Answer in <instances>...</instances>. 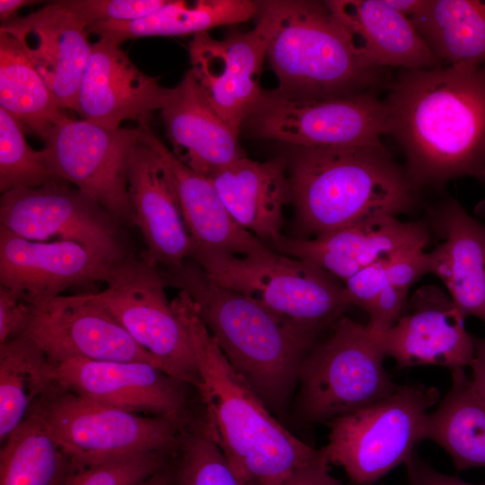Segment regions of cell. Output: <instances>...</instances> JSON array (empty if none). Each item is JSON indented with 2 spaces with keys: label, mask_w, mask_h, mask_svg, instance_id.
Instances as JSON below:
<instances>
[{
  "label": "cell",
  "mask_w": 485,
  "mask_h": 485,
  "mask_svg": "<svg viewBox=\"0 0 485 485\" xmlns=\"http://www.w3.org/2000/svg\"><path fill=\"white\" fill-rule=\"evenodd\" d=\"M384 100L387 135L415 189L485 174V66L399 70Z\"/></svg>",
  "instance_id": "1"
},
{
  "label": "cell",
  "mask_w": 485,
  "mask_h": 485,
  "mask_svg": "<svg viewBox=\"0 0 485 485\" xmlns=\"http://www.w3.org/2000/svg\"><path fill=\"white\" fill-rule=\"evenodd\" d=\"M190 337L208 434L241 485H278L324 454L294 436L235 372L184 291L171 301Z\"/></svg>",
  "instance_id": "2"
},
{
  "label": "cell",
  "mask_w": 485,
  "mask_h": 485,
  "mask_svg": "<svg viewBox=\"0 0 485 485\" xmlns=\"http://www.w3.org/2000/svg\"><path fill=\"white\" fill-rule=\"evenodd\" d=\"M161 273L165 286L189 295L224 356L270 412L285 416L291 408L301 364L317 336L216 284L192 260L177 268H163Z\"/></svg>",
  "instance_id": "3"
},
{
  "label": "cell",
  "mask_w": 485,
  "mask_h": 485,
  "mask_svg": "<svg viewBox=\"0 0 485 485\" xmlns=\"http://www.w3.org/2000/svg\"><path fill=\"white\" fill-rule=\"evenodd\" d=\"M289 180L297 224L314 237L414 205L416 189L384 146L297 148Z\"/></svg>",
  "instance_id": "4"
},
{
  "label": "cell",
  "mask_w": 485,
  "mask_h": 485,
  "mask_svg": "<svg viewBox=\"0 0 485 485\" xmlns=\"http://www.w3.org/2000/svg\"><path fill=\"white\" fill-rule=\"evenodd\" d=\"M276 21L267 58L284 96L318 101L359 94L386 84L324 2L273 1Z\"/></svg>",
  "instance_id": "5"
},
{
  "label": "cell",
  "mask_w": 485,
  "mask_h": 485,
  "mask_svg": "<svg viewBox=\"0 0 485 485\" xmlns=\"http://www.w3.org/2000/svg\"><path fill=\"white\" fill-rule=\"evenodd\" d=\"M384 352L366 324L347 316L330 336L304 357L291 404V416L302 426L328 424L394 392L384 367Z\"/></svg>",
  "instance_id": "6"
},
{
  "label": "cell",
  "mask_w": 485,
  "mask_h": 485,
  "mask_svg": "<svg viewBox=\"0 0 485 485\" xmlns=\"http://www.w3.org/2000/svg\"><path fill=\"white\" fill-rule=\"evenodd\" d=\"M216 284L242 294L314 334L350 306L344 285L316 265L270 248L251 254L190 256Z\"/></svg>",
  "instance_id": "7"
},
{
  "label": "cell",
  "mask_w": 485,
  "mask_h": 485,
  "mask_svg": "<svg viewBox=\"0 0 485 485\" xmlns=\"http://www.w3.org/2000/svg\"><path fill=\"white\" fill-rule=\"evenodd\" d=\"M436 387L405 384L389 396L328 423L323 450L351 483L372 485L405 464L426 439L429 410L439 402Z\"/></svg>",
  "instance_id": "8"
},
{
  "label": "cell",
  "mask_w": 485,
  "mask_h": 485,
  "mask_svg": "<svg viewBox=\"0 0 485 485\" xmlns=\"http://www.w3.org/2000/svg\"><path fill=\"white\" fill-rule=\"evenodd\" d=\"M75 469L154 451H173L182 433L160 417L129 412L79 396L57 382L33 405Z\"/></svg>",
  "instance_id": "9"
},
{
  "label": "cell",
  "mask_w": 485,
  "mask_h": 485,
  "mask_svg": "<svg viewBox=\"0 0 485 485\" xmlns=\"http://www.w3.org/2000/svg\"><path fill=\"white\" fill-rule=\"evenodd\" d=\"M106 287L90 295L148 351L167 374L198 392L202 385L195 353L184 326L165 294L158 265L146 255L117 263Z\"/></svg>",
  "instance_id": "10"
},
{
  "label": "cell",
  "mask_w": 485,
  "mask_h": 485,
  "mask_svg": "<svg viewBox=\"0 0 485 485\" xmlns=\"http://www.w3.org/2000/svg\"><path fill=\"white\" fill-rule=\"evenodd\" d=\"M245 125L255 137L297 148L383 146L387 107L375 92L304 101L262 91Z\"/></svg>",
  "instance_id": "11"
},
{
  "label": "cell",
  "mask_w": 485,
  "mask_h": 485,
  "mask_svg": "<svg viewBox=\"0 0 485 485\" xmlns=\"http://www.w3.org/2000/svg\"><path fill=\"white\" fill-rule=\"evenodd\" d=\"M56 379L79 396L208 434L198 390L152 364L72 360L56 365Z\"/></svg>",
  "instance_id": "12"
},
{
  "label": "cell",
  "mask_w": 485,
  "mask_h": 485,
  "mask_svg": "<svg viewBox=\"0 0 485 485\" xmlns=\"http://www.w3.org/2000/svg\"><path fill=\"white\" fill-rule=\"evenodd\" d=\"M140 130L108 128L68 119L44 139L41 149L50 169L104 207L122 226L130 225L128 172Z\"/></svg>",
  "instance_id": "13"
},
{
  "label": "cell",
  "mask_w": 485,
  "mask_h": 485,
  "mask_svg": "<svg viewBox=\"0 0 485 485\" xmlns=\"http://www.w3.org/2000/svg\"><path fill=\"white\" fill-rule=\"evenodd\" d=\"M0 227L33 241L74 242L115 261L129 255L114 217L63 181L2 193Z\"/></svg>",
  "instance_id": "14"
},
{
  "label": "cell",
  "mask_w": 485,
  "mask_h": 485,
  "mask_svg": "<svg viewBox=\"0 0 485 485\" xmlns=\"http://www.w3.org/2000/svg\"><path fill=\"white\" fill-rule=\"evenodd\" d=\"M256 25L216 40L206 32L193 36L189 46L190 71L207 100L220 117L240 133L259 103L260 76L276 10L273 1L260 2Z\"/></svg>",
  "instance_id": "15"
},
{
  "label": "cell",
  "mask_w": 485,
  "mask_h": 485,
  "mask_svg": "<svg viewBox=\"0 0 485 485\" xmlns=\"http://www.w3.org/2000/svg\"><path fill=\"white\" fill-rule=\"evenodd\" d=\"M23 335L56 365L72 360L146 362L163 370L90 294L61 295L37 306Z\"/></svg>",
  "instance_id": "16"
},
{
  "label": "cell",
  "mask_w": 485,
  "mask_h": 485,
  "mask_svg": "<svg viewBox=\"0 0 485 485\" xmlns=\"http://www.w3.org/2000/svg\"><path fill=\"white\" fill-rule=\"evenodd\" d=\"M465 317L447 292L426 285L413 293L392 326L374 335L399 368L429 365L454 371L470 366L474 357L475 338Z\"/></svg>",
  "instance_id": "17"
},
{
  "label": "cell",
  "mask_w": 485,
  "mask_h": 485,
  "mask_svg": "<svg viewBox=\"0 0 485 485\" xmlns=\"http://www.w3.org/2000/svg\"><path fill=\"white\" fill-rule=\"evenodd\" d=\"M119 261L74 242L33 241L0 227V285L34 307L71 287L106 282Z\"/></svg>",
  "instance_id": "18"
},
{
  "label": "cell",
  "mask_w": 485,
  "mask_h": 485,
  "mask_svg": "<svg viewBox=\"0 0 485 485\" xmlns=\"http://www.w3.org/2000/svg\"><path fill=\"white\" fill-rule=\"evenodd\" d=\"M64 110L75 111L79 87L91 56L87 25L63 1L3 23Z\"/></svg>",
  "instance_id": "19"
},
{
  "label": "cell",
  "mask_w": 485,
  "mask_h": 485,
  "mask_svg": "<svg viewBox=\"0 0 485 485\" xmlns=\"http://www.w3.org/2000/svg\"><path fill=\"white\" fill-rule=\"evenodd\" d=\"M158 80L139 70L119 45L99 38L92 45L75 111L83 119L108 128H120L127 119L138 127L149 125L171 89L161 86Z\"/></svg>",
  "instance_id": "20"
},
{
  "label": "cell",
  "mask_w": 485,
  "mask_h": 485,
  "mask_svg": "<svg viewBox=\"0 0 485 485\" xmlns=\"http://www.w3.org/2000/svg\"><path fill=\"white\" fill-rule=\"evenodd\" d=\"M424 221H401L381 216L313 237L283 236L274 251L311 262L347 281L366 267L407 248L429 242Z\"/></svg>",
  "instance_id": "21"
},
{
  "label": "cell",
  "mask_w": 485,
  "mask_h": 485,
  "mask_svg": "<svg viewBox=\"0 0 485 485\" xmlns=\"http://www.w3.org/2000/svg\"><path fill=\"white\" fill-rule=\"evenodd\" d=\"M130 225L142 234L146 256L165 269L181 266L193 249L172 181L158 155L139 139L129 161Z\"/></svg>",
  "instance_id": "22"
},
{
  "label": "cell",
  "mask_w": 485,
  "mask_h": 485,
  "mask_svg": "<svg viewBox=\"0 0 485 485\" xmlns=\"http://www.w3.org/2000/svg\"><path fill=\"white\" fill-rule=\"evenodd\" d=\"M428 216L441 241L426 252L427 273L443 282L465 316L485 323V225L452 198L430 208Z\"/></svg>",
  "instance_id": "23"
},
{
  "label": "cell",
  "mask_w": 485,
  "mask_h": 485,
  "mask_svg": "<svg viewBox=\"0 0 485 485\" xmlns=\"http://www.w3.org/2000/svg\"><path fill=\"white\" fill-rule=\"evenodd\" d=\"M160 111L171 151L193 171L209 178L245 156L239 132L214 110L190 70Z\"/></svg>",
  "instance_id": "24"
},
{
  "label": "cell",
  "mask_w": 485,
  "mask_h": 485,
  "mask_svg": "<svg viewBox=\"0 0 485 485\" xmlns=\"http://www.w3.org/2000/svg\"><path fill=\"white\" fill-rule=\"evenodd\" d=\"M137 128L139 139L158 154L169 172L192 241L190 256L198 252L243 255L269 248L235 223L208 177L181 162L153 133L149 125Z\"/></svg>",
  "instance_id": "25"
},
{
  "label": "cell",
  "mask_w": 485,
  "mask_h": 485,
  "mask_svg": "<svg viewBox=\"0 0 485 485\" xmlns=\"http://www.w3.org/2000/svg\"><path fill=\"white\" fill-rule=\"evenodd\" d=\"M286 167L283 157L244 156L209 177L235 223L272 250L283 237V209L291 201Z\"/></svg>",
  "instance_id": "26"
},
{
  "label": "cell",
  "mask_w": 485,
  "mask_h": 485,
  "mask_svg": "<svg viewBox=\"0 0 485 485\" xmlns=\"http://www.w3.org/2000/svg\"><path fill=\"white\" fill-rule=\"evenodd\" d=\"M363 55L381 68L417 70L441 64L411 21L384 0L324 1Z\"/></svg>",
  "instance_id": "27"
},
{
  "label": "cell",
  "mask_w": 485,
  "mask_h": 485,
  "mask_svg": "<svg viewBox=\"0 0 485 485\" xmlns=\"http://www.w3.org/2000/svg\"><path fill=\"white\" fill-rule=\"evenodd\" d=\"M260 3L251 0H167L157 11L130 22H105L87 27L115 44L151 36H184L247 22L257 17Z\"/></svg>",
  "instance_id": "28"
},
{
  "label": "cell",
  "mask_w": 485,
  "mask_h": 485,
  "mask_svg": "<svg viewBox=\"0 0 485 485\" xmlns=\"http://www.w3.org/2000/svg\"><path fill=\"white\" fill-rule=\"evenodd\" d=\"M409 19L441 65L485 66V1L421 0Z\"/></svg>",
  "instance_id": "29"
},
{
  "label": "cell",
  "mask_w": 485,
  "mask_h": 485,
  "mask_svg": "<svg viewBox=\"0 0 485 485\" xmlns=\"http://www.w3.org/2000/svg\"><path fill=\"white\" fill-rule=\"evenodd\" d=\"M426 439L440 445L458 471L485 467V402L463 368L452 371V384L429 413Z\"/></svg>",
  "instance_id": "30"
},
{
  "label": "cell",
  "mask_w": 485,
  "mask_h": 485,
  "mask_svg": "<svg viewBox=\"0 0 485 485\" xmlns=\"http://www.w3.org/2000/svg\"><path fill=\"white\" fill-rule=\"evenodd\" d=\"M0 107L43 141L70 119L17 40L0 31Z\"/></svg>",
  "instance_id": "31"
},
{
  "label": "cell",
  "mask_w": 485,
  "mask_h": 485,
  "mask_svg": "<svg viewBox=\"0 0 485 485\" xmlns=\"http://www.w3.org/2000/svg\"><path fill=\"white\" fill-rule=\"evenodd\" d=\"M56 382V364L26 335L0 344V444Z\"/></svg>",
  "instance_id": "32"
},
{
  "label": "cell",
  "mask_w": 485,
  "mask_h": 485,
  "mask_svg": "<svg viewBox=\"0 0 485 485\" xmlns=\"http://www.w3.org/2000/svg\"><path fill=\"white\" fill-rule=\"evenodd\" d=\"M75 471L69 455L31 410L0 449V485H65Z\"/></svg>",
  "instance_id": "33"
},
{
  "label": "cell",
  "mask_w": 485,
  "mask_h": 485,
  "mask_svg": "<svg viewBox=\"0 0 485 485\" xmlns=\"http://www.w3.org/2000/svg\"><path fill=\"white\" fill-rule=\"evenodd\" d=\"M61 181L50 169L41 150L28 144L24 126L0 107V190L37 188Z\"/></svg>",
  "instance_id": "34"
},
{
  "label": "cell",
  "mask_w": 485,
  "mask_h": 485,
  "mask_svg": "<svg viewBox=\"0 0 485 485\" xmlns=\"http://www.w3.org/2000/svg\"><path fill=\"white\" fill-rule=\"evenodd\" d=\"M173 485H241L213 438L184 432L172 454Z\"/></svg>",
  "instance_id": "35"
},
{
  "label": "cell",
  "mask_w": 485,
  "mask_h": 485,
  "mask_svg": "<svg viewBox=\"0 0 485 485\" xmlns=\"http://www.w3.org/2000/svg\"><path fill=\"white\" fill-rule=\"evenodd\" d=\"M172 451H154L75 469L65 485H138L167 466Z\"/></svg>",
  "instance_id": "36"
},
{
  "label": "cell",
  "mask_w": 485,
  "mask_h": 485,
  "mask_svg": "<svg viewBox=\"0 0 485 485\" xmlns=\"http://www.w3.org/2000/svg\"><path fill=\"white\" fill-rule=\"evenodd\" d=\"M88 26L105 22H130L146 17L167 0H62Z\"/></svg>",
  "instance_id": "37"
},
{
  "label": "cell",
  "mask_w": 485,
  "mask_h": 485,
  "mask_svg": "<svg viewBox=\"0 0 485 485\" xmlns=\"http://www.w3.org/2000/svg\"><path fill=\"white\" fill-rule=\"evenodd\" d=\"M35 308L21 295L0 285V344L26 332Z\"/></svg>",
  "instance_id": "38"
},
{
  "label": "cell",
  "mask_w": 485,
  "mask_h": 485,
  "mask_svg": "<svg viewBox=\"0 0 485 485\" xmlns=\"http://www.w3.org/2000/svg\"><path fill=\"white\" fill-rule=\"evenodd\" d=\"M329 464L324 453L319 459L295 469L278 485H343L330 473Z\"/></svg>",
  "instance_id": "39"
},
{
  "label": "cell",
  "mask_w": 485,
  "mask_h": 485,
  "mask_svg": "<svg viewBox=\"0 0 485 485\" xmlns=\"http://www.w3.org/2000/svg\"><path fill=\"white\" fill-rule=\"evenodd\" d=\"M410 485H485L466 482L456 476L441 473L416 453L405 463Z\"/></svg>",
  "instance_id": "40"
},
{
  "label": "cell",
  "mask_w": 485,
  "mask_h": 485,
  "mask_svg": "<svg viewBox=\"0 0 485 485\" xmlns=\"http://www.w3.org/2000/svg\"><path fill=\"white\" fill-rule=\"evenodd\" d=\"M470 366L472 384L485 402V337L475 338V353Z\"/></svg>",
  "instance_id": "41"
},
{
  "label": "cell",
  "mask_w": 485,
  "mask_h": 485,
  "mask_svg": "<svg viewBox=\"0 0 485 485\" xmlns=\"http://www.w3.org/2000/svg\"><path fill=\"white\" fill-rule=\"evenodd\" d=\"M39 1L33 0H0V20L6 22L22 7L34 4Z\"/></svg>",
  "instance_id": "42"
},
{
  "label": "cell",
  "mask_w": 485,
  "mask_h": 485,
  "mask_svg": "<svg viewBox=\"0 0 485 485\" xmlns=\"http://www.w3.org/2000/svg\"><path fill=\"white\" fill-rule=\"evenodd\" d=\"M138 485H173L171 461L167 466L152 474Z\"/></svg>",
  "instance_id": "43"
},
{
  "label": "cell",
  "mask_w": 485,
  "mask_h": 485,
  "mask_svg": "<svg viewBox=\"0 0 485 485\" xmlns=\"http://www.w3.org/2000/svg\"><path fill=\"white\" fill-rule=\"evenodd\" d=\"M384 2L391 8L409 18L418 9L421 0H384Z\"/></svg>",
  "instance_id": "44"
},
{
  "label": "cell",
  "mask_w": 485,
  "mask_h": 485,
  "mask_svg": "<svg viewBox=\"0 0 485 485\" xmlns=\"http://www.w3.org/2000/svg\"><path fill=\"white\" fill-rule=\"evenodd\" d=\"M480 181L485 183V174L480 179Z\"/></svg>",
  "instance_id": "45"
},
{
  "label": "cell",
  "mask_w": 485,
  "mask_h": 485,
  "mask_svg": "<svg viewBox=\"0 0 485 485\" xmlns=\"http://www.w3.org/2000/svg\"><path fill=\"white\" fill-rule=\"evenodd\" d=\"M381 485H384V484H381Z\"/></svg>",
  "instance_id": "46"
}]
</instances>
